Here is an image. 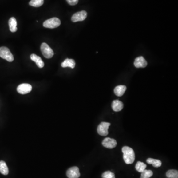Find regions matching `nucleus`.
Returning a JSON list of instances; mask_svg holds the SVG:
<instances>
[{
    "instance_id": "obj_5",
    "label": "nucleus",
    "mask_w": 178,
    "mask_h": 178,
    "mask_svg": "<svg viewBox=\"0 0 178 178\" xmlns=\"http://www.w3.org/2000/svg\"><path fill=\"white\" fill-rule=\"evenodd\" d=\"M110 125V123L102 122L98 126L97 131L98 134L101 136H106L109 134V127Z\"/></svg>"
},
{
    "instance_id": "obj_22",
    "label": "nucleus",
    "mask_w": 178,
    "mask_h": 178,
    "mask_svg": "<svg viewBox=\"0 0 178 178\" xmlns=\"http://www.w3.org/2000/svg\"><path fill=\"white\" fill-rule=\"evenodd\" d=\"M102 178H115V175L109 171L104 172L101 176Z\"/></svg>"
},
{
    "instance_id": "obj_15",
    "label": "nucleus",
    "mask_w": 178,
    "mask_h": 178,
    "mask_svg": "<svg viewBox=\"0 0 178 178\" xmlns=\"http://www.w3.org/2000/svg\"><path fill=\"white\" fill-rule=\"evenodd\" d=\"M62 67H70L71 68H74L75 66V62L73 59H66L61 65Z\"/></svg>"
},
{
    "instance_id": "obj_12",
    "label": "nucleus",
    "mask_w": 178,
    "mask_h": 178,
    "mask_svg": "<svg viewBox=\"0 0 178 178\" xmlns=\"http://www.w3.org/2000/svg\"><path fill=\"white\" fill-rule=\"evenodd\" d=\"M30 58L32 61L35 62L36 64L38 66V67L41 68L44 66V63L42 61L40 57L37 56L35 54H32L30 56Z\"/></svg>"
},
{
    "instance_id": "obj_23",
    "label": "nucleus",
    "mask_w": 178,
    "mask_h": 178,
    "mask_svg": "<svg viewBox=\"0 0 178 178\" xmlns=\"http://www.w3.org/2000/svg\"><path fill=\"white\" fill-rule=\"evenodd\" d=\"M66 1L71 6L76 5L78 3V0H66Z\"/></svg>"
},
{
    "instance_id": "obj_16",
    "label": "nucleus",
    "mask_w": 178,
    "mask_h": 178,
    "mask_svg": "<svg viewBox=\"0 0 178 178\" xmlns=\"http://www.w3.org/2000/svg\"><path fill=\"white\" fill-rule=\"evenodd\" d=\"M0 173L4 175H7L9 174L8 166L4 161H0Z\"/></svg>"
},
{
    "instance_id": "obj_11",
    "label": "nucleus",
    "mask_w": 178,
    "mask_h": 178,
    "mask_svg": "<svg viewBox=\"0 0 178 178\" xmlns=\"http://www.w3.org/2000/svg\"><path fill=\"white\" fill-rule=\"evenodd\" d=\"M112 109L113 110L116 112L121 111L123 109L124 105L122 101L119 100H114L112 102Z\"/></svg>"
},
{
    "instance_id": "obj_9",
    "label": "nucleus",
    "mask_w": 178,
    "mask_h": 178,
    "mask_svg": "<svg viewBox=\"0 0 178 178\" xmlns=\"http://www.w3.org/2000/svg\"><path fill=\"white\" fill-rule=\"evenodd\" d=\"M68 178H78L80 176L79 169L77 167H72L69 168L66 172Z\"/></svg>"
},
{
    "instance_id": "obj_20",
    "label": "nucleus",
    "mask_w": 178,
    "mask_h": 178,
    "mask_svg": "<svg viewBox=\"0 0 178 178\" xmlns=\"http://www.w3.org/2000/svg\"><path fill=\"white\" fill-rule=\"evenodd\" d=\"M29 5L34 7H40L44 4V0H31Z\"/></svg>"
},
{
    "instance_id": "obj_1",
    "label": "nucleus",
    "mask_w": 178,
    "mask_h": 178,
    "mask_svg": "<svg viewBox=\"0 0 178 178\" xmlns=\"http://www.w3.org/2000/svg\"><path fill=\"white\" fill-rule=\"evenodd\" d=\"M123 153V159L125 163L127 164H132L135 159V154L132 148L125 146L122 148Z\"/></svg>"
},
{
    "instance_id": "obj_14",
    "label": "nucleus",
    "mask_w": 178,
    "mask_h": 178,
    "mask_svg": "<svg viewBox=\"0 0 178 178\" xmlns=\"http://www.w3.org/2000/svg\"><path fill=\"white\" fill-rule=\"evenodd\" d=\"M9 26L11 32H15L18 30L17 28V22L15 18L14 17L10 18L9 20Z\"/></svg>"
},
{
    "instance_id": "obj_21",
    "label": "nucleus",
    "mask_w": 178,
    "mask_h": 178,
    "mask_svg": "<svg viewBox=\"0 0 178 178\" xmlns=\"http://www.w3.org/2000/svg\"><path fill=\"white\" fill-rule=\"evenodd\" d=\"M153 175V172L152 171L149 170H144L143 172H141L140 178H149Z\"/></svg>"
},
{
    "instance_id": "obj_7",
    "label": "nucleus",
    "mask_w": 178,
    "mask_h": 178,
    "mask_svg": "<svg viewBox=\"0 0 178 178\" xmlns=\"http://www.w3.org/2000/svg\"><path fill=\"white\" fill-rule=\"evenodd\" d=\"M32 89V87L31 85L29 84H22L18 86L17 88V91L20 94L25 95L30 92Z\"/></svg>"
},
{
    "instance_id": "obj_13",
    "label": "nucleus",
    "mask_w": 178,
    "mask_h": 178,
    "mask_svg": "<svg viewBox=\"0 0 178 178\" xmlns=\"http://www.w3.org/2000/svg\"><path fill=\"white\" fill-rule=\"evenodd\" d=\"M126 87L124 85H119L116 86L114 90V92L118 97H121L124 95L125 91L126 90Z\"/></svg>"
},
{
    "instance_id": "obj_19",
    "label": "nucleus",
    "mask_w": 178,
    "mask_h": 178,
    "mask_svg": "<svg viewBox=\"0 0 178 178\" xmlns=\"http://www.w3.org/2000/svg\"><path fill=\"white\" fill-rule=\"evenodd\" d=\"M166 176L168 178H178V171L176 170H170L166 173Z\"/></svg>"
},
{
    "instance_id": "obj_17",
    "label": "nucleus",
    "mask_w": 178,
    "mask_h": 178,
    "mask_svg": "<svg viewBox=\"0 0 178 178\" xmlns=\"http://www.w3.org/2000/svg\"><path fill=\"white\" fill-rule=\"evenodd\" d=\"M147 162L148 164H152L154 167H159L161 166L162 162L160 160L158 159H154L153 158H148L147 160Z\"/></svg>"
},
{
    "instance_id": "obj_3",
    "label": "nucleus",
    "mask_w": 178,
    "mask_h": 178,
    "mask_svg": "<svg viewBox=\"0 0 178 178\" xmlns=\"http://www.w3.org/2000/svg\"><path fill=\"white\" fill-rule=\"evenodd\" d=\"M61 24V22L60 19L58 18H53L50 19L45 20L43 23V26L45 28H57Z\"/></svg>"
},
{
    "instance_id": "obj_2",
    "label": "nucleus",
    "mask_w": 178,
    "mask_h": 178,
    "mask_svg": "<svg viewBox=\"0 0 178 178\" xmlns=\"http://www.w3.org/2000/svg\"><path fill=\"white\" fill-rule=\"evenodd\" d=\"M0 57L6 59L9 62H12L14 60V57L10 49L6 47L0 48Z\"/></svg>"
},
{
    "instance_id": "obj_8",
    "label": "nucleus",
    "mask_w": 178,
    "mask_h": 178,
    "mask_svg": "<svg viewBox=\"0 0 178 178\" xmlns=\"http://www.w3.org/2000/svg\"><path fill=\"white\" fill-rule=\"evenodd\" d=\"M117 144V141L115 140L110 138H105L102 142V145L109 149H113L115 148Z\"/></svg>"
},
{
    "instance_id": "obj_18",
    "label": "nucleus",
    "mask_w": 178,
    "mask_h": 178,
    "mask_svg": "<svg viewBox=\"0 0 178 178\" xmlns=\"http://www.w3.org/2000/svg\"><path fill=\"white\" fill-rule=\"evenodd\" d=\"M135 167L136 171L141 173L145 169V168L147 167V165L142 162L138 161Z\"/></svg>"
},
{
    "instance_id": "obj_10",
    "label": "nucleus",
    "mask_w": 178,
    "mask_h": 178,
    "mask_svg": "<svg viewBox=\"0 0 178 178\" xmlns=\"http://www.w3.org/2000/svg\"><path fill=\"white\" fill-rule=\"evenodd\" d=\"M148 65V62L143 57H136L134 62V65L136 68H144Z\"/></svg>"
},
{
    "instance_id": "obj_4",
    "label": "nucleus",
    "mask_w": 178,
    "mask_h": 178,
    "mask_svg": "<svg viewBox=\"0 0 178 178\" xmlns=\"http://www.w3.org/2000/svg\"><path fill=\"white\" fill-rule=\"evenodd\" d=\"M41 50L43 56L45 58H52L54 54L53 49L49 46L48 45L45 43H42L41 45Z\"/></svg>"
},
{
    "instance_id": "obj_6",
    "label": "nucleus",
    "mask_w": 178,
    "mask_h": 178,
    "mask_svg": "<svg viewBox=\"0 0 178 178\" xmlns=\"http://www.w3.org/2000/svg\"><path fill=\"white\" fill-rule=\"evenodd\" d=\"M87 17V12L85 10H82V11L77 12L72 15L71 20L73 22H82V21L85 20Z\"/></svg>"
}]
</instances>
